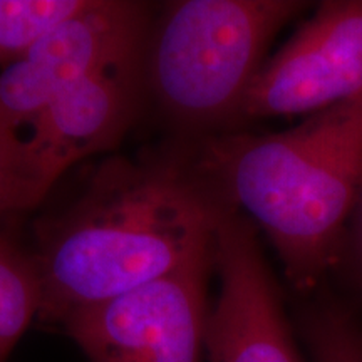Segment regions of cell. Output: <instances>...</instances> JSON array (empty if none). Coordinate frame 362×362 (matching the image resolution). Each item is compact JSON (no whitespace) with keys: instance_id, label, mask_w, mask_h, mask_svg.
Returning <instances> with one entry per match:
<instances>
[{"instance_id":"cell-1","label":"cell","mask_w":362,"mask_h":362,"mask_svg":"<svg viewBox=\"0 0 362 362\" xmlns=\"http://www.w3.org/2000/svg\"><path fill=\"white\" fill-rule=\"evenodd\" d=\"M232 211L202 139L175 138L133 158H106L69 205L35 226L39 317L61 324L214 255Z\"/></svg>"},{"instance_id":"cell-2","label":"cell","mask_w":362,"mask_h":362,"mask_svg":"<svg viewBox=\"0 0 362 362\" xmlns=\"http://www.w3.org/2000/svg\"><path fill=\"white\" fill-rule=\"evenodd\" d=\"M202 143L220 187L267 235L292 288L317 287L347 248L362 185V96L277 133L238 129Z\"/></svg>"},{"instance_id":"cell-3","label":"cell","mask_w":362,"mask_h":362,"mask_svg":"<svg viewBox=\"0 0 362 362\" xmlns=\"http://www.w3.org/2000/svg\"><path fill=\"white\" fill-rule=\"evenodd\" d=\"M309 4L298 0H178L153 17L144 84L176 138L242 129L247 90L267 49Z\"/></svg>"},{"instance_id":"cell-4","label":"cell","mask_w":362,"mask_h":362,"mask_svg":"<svg viewBox=\"0 0 362 362\" xmlns=\"http://www.w3.org/2000/svg\"><path fill=\"white\" fill-rule=\"evenodd\" d=\"M211 274L214 255L72 312L61 325L89 362H202Z\"/></svg>"},{"instance_id":"cell-5","label":"cell","mask_w":362,"mask_h":362,"mask_svg":"<svg viewBox=\"0 0 362 362\" xmlns=\"http://www.w3.org/2000/svg\"><path fill=\"white\" fill-rule=\"evenodd\" d=\"M362 96V0H327L265 61L242 124L307 117Z\"/></svg>"},{"instance_id":"cell-6","label":"cell","mask_w":362,"mask_h":362,"mask_svg":"<svg viewBox=\"0 0 362 362\" xmlns=\"http://www.w3.org/2000/svg\"><path fill=\"white\" fill-rule=\"evenodd\" d=\"M153 22L151 7L133 0H89L29 51L0 71V119L21 134L62 90L139 51Z\"/></svg>"},{"instance_id":"cell-7","label":"cell","mask_w":362,"mask_h":362,"mask_svg":"<svg viewBox=\"0 0 362 362\" xmlns=\"http://www.w3.org/2000/svg\"><path fill=\"white\" fill-rule=\"evenodd\" d=\"M144 98L143 47L52 99L21 131L40 202L76 163L116 148L138 119Z\"/></svg>"},{"instance_id":"cell-8","label":"cell","mask_w":362,"mask_h":362,"mask_svg":"<svg viewBox=\"0 0 362 362\" xmlns=\"http://www.w3.org/2000/svg\"><path fill=\"white\" fill-rule=\"evenodd\" d=\"M214 264L218 293L206 319L208 361L302 362L259 230L240 211L221 221Z\"/></svg>"},{"instance_id":"cell-9","label":"cell","mask_w":362,"mask_h":362,"mask_svg":"<svg viewBox=\"0 0 362 362\" xmlns=\"http://www.w3.org/2000/svg\"><path fill=\"white\" fill-rule=\"evenodd\" d=\"M40 298L33 252L0 230V362L8 361L34 317H39Z\"/></svg>"},{"instance_id":"cell-10","label":"cell","mask_w":362,"mask_h":362,"mask_svg":"<svg viewBox=\"0 0 362 362\" xmlns=\"http://www.w3.org/2000/svg\"><path fill=\"white\" fill-rule=\"evenodd\" d=\"M88 4L89 0H0V64L19 59Z\"/></svg>"},{"instance_id":"cell-11","label":"cell","mask_w":362,"mask_h":362,"mask_svg":"<svg viewBox=\"0 0 362 362\" xmlns=\"http://www.w3.org/2000/svg\"><path fill=\"white\" fill-rule=\"evenodd\" d=\"M304 330L314 362H362V336L344 312L314 309L305 317Z\"/></svg>"},{"instance_id":"cell-12","label":"cell","mask_w":362,"mask_h":362,"mask_svg":"<svg viewBox=\"0 0 362 362\" xmlns=\"http://www.w3.org/2000/svg\"><path fill=\"white\" fill-rule=\"evenodd\" d=\"M39 203L24 141L0 119V216L30 210Z\"/></svg>"},{"instance_id":"cell-13","label":"cell","mask_w":362,"mask_h":362,"mask_svg":"<svg viewBox=\"0 0 362 362\" xmlns=\"http://www.w3.org/2000/svg\"><path fill=\"white\" fill-rule=\"evenodd\" d=\"M347 247H349L352 260H354L357 275H359L362 285V185L357 194V202L354 214H352L351 226H349V237H347Z\"/></svg>"}]
</instances>
